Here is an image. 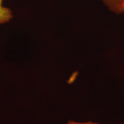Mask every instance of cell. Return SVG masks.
<instances>
[{
  "label": "cell",
  "mask_w": 124,
  "mask_h": 124,
  "mask_svg": "<svg viewBox=\"0 0 124 124\" xmlns=\"http://www.w3.org/2000/svg\"><path fill=\"white\" fill-rule=\"evenodd\" d=\"M108 9L117 14L124 13V0H102Z\"/></svg>",
  "instance_id": "1"
},
{
  "label": "cell",
  "mask_w": 124,
  "mask_h": 124,
  "mask_svg": "<svg viewBox=\"0 0 124 124\" xmlns=\"http://www.w3.org/2000/svg\"><path fill=\"white\" fill-rule=\"evenodd\" d=\"M2 0H0V24L9 21L12 18V14L10 10L2 7Z\"/></svg>",
  "instance_id": "2"
},
{
  "label": "cell",
  "mask_w": 124,
  "mask_h": 124,
  "mask_svg": "<svg viewBox=\"0 0 124 124\" xmlns=\"http://www.w3.org/2000/svg\"><path fill=\"white\" fill-rule=\"evenodd\" d=\"M67 124H100L98 123H95V122H93L91 121H88L85 122H75L72 121H70L68 122Z\"/></svg>",
  "instance_id": "3"
}]
</instances>
